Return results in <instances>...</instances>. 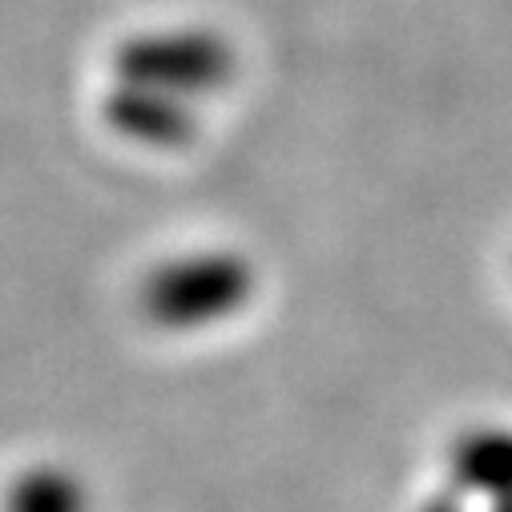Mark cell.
<instances>
[{
    "label": "cell",
    "instance_id": "obj_2",
    "mask_svg": "<svg viewBox=\"0 0 512 512\" xmlns=\"http://www.w3.org/2000/svg\"><path fill=\"white\" fill-rule=\"evenodd\" d=\"M0 512H89V488L61 464H33L9 480Z\"/></svg>",
    "mask_w": 512,
    "mask_h": 512
},
{
    "label": "cell",
    "instance_id": "obj_3",
    "mask_svg": "<svg viewBox=\"0 0 512 512\" xmlns=\"http://www.w3.org/2000/svg\"><path fill=\"white\" fill-rule=\"evenodd\" d=\"M117 125H121V134H130L146 146H178L186 142V130H190V121L178 105H170L166 97H154V93H134L130 101H121L117 105Z\"/></svg>",
    "mask_w": 512,
    "mask_h": 512
},
{
    "label": "cell",
    "instance_id": "obj_1",
    "mask_svg": "<svg viewBox=\"0 0 512 512\" xmlns=\"http://www.w3.org/2000/svg\"><path fill=\"white\" fill-rule=\"evenodd\" d=\"M254 299V267L234 250H190L158 263L138 287V311L166 335H198Z\"/></svg>",
    "mask_w": 512,
    "mask_h": 512
}]
</instances>
